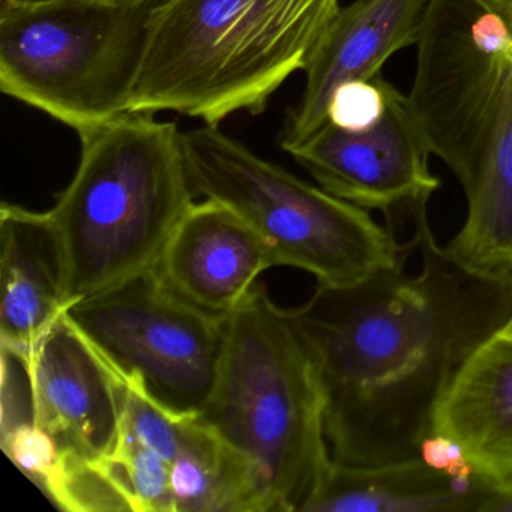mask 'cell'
<instances>
[{
    "instance_id": "6da1fadb",
    "label": "cell",
    "mask_w": 512,
    "mask_h": 512,
    "mask_svg": "<svg viewBox=\"0 0 512 512\" xmlns=\"http://www.w3.org/2000/svg\"><path fill=\"white\" fill-rule=\"evenodd\" d=\"M421 271L383 269L352 286L317 284L293 325L323 400L332 460L352 466L421 455L440 401L512 314L511 277L467 271L418 227Z\"/></svg>"
},
{
    "instance_id": "ba28073f",
    "label": "cell",
    "mask_w": 512,
    "mask_h": 512,
    "mask_svg": "<svg viewBox=\"0 0 512 512\" xmlns=\"http://www.w3.org/2000/svg\"><path fill=\"white\" fill-rule=\"evenodd\" d=\"M410 106L433 155L466 187L512 70V0H431Z\"/></svg>"
},
{
    "instance_id": "d6986e66",
    "label": "cell",
    "mask_w": 512,
    "mask_h": 512,
    "mask_svg": "<svg viewBox=\"0 0 512 512\" xmlns=\"http://www.w3.org/2000/svg\"><path fill=\"white\" fill-rule=\"evenodd\" d=\"M386 80L382 76L356 80L340 86L332 95L326 122L346 130L370 127L382 116L386 106Z\"/></svg>"
},
{
    "instance_id": "52a82bcc",
    "label": "cell",
    "mask_w": 512,
    "mask_h": 512,
    "mask_svg": "<svg viewBox=\"0 0 512 512\" xmlns=\"http://www.w3.org/2000/svg\"><path fill=\"white\" fill-rule=\"evenodd\" d=\"M64 314L128 388L178 421L202 415L220 373L224 320L170 295L152 271Z\"/></svg>"
},
{
    "instance_id": "30bf717a",
    "label": "cell",
    "mask_w": 512,
    "mask_h": 512,
    "mask_svg": "<svg viewBox=\"0 0 512 512\" xmlns=\"http://www.w3.org/2000/svg\"><path fill=\"white\" fill-rule=\"evenodd\" d=\"M28 356L35 418L58 449V475L113 457L124 425V383L65 314L37 338Z\"/></svg>"
},
{
    "instance_id": "5b68a950",
    "label": "cell",
    "mask_w": 512,
    "mask_h": 512,
    "mask_svg": "<svg viewBox=\"0 0 512 512\" xmlns=\"http://www.w3.org/2000/svg\"><path fill=\"white\" fill-rule=\"evenodd\" d=\"M197 196L235 212L268 245L275 265L302 269L320 286H352L404 266V244L367 209L314 187L254 154L220 125L182 131Z\"/></svg>"
},
{
    "instance_id": "9a60e30c",
    "label": "cell",
    "mask_w": 512,
    "mask_h": 512,
    "mask_svg": "<svg viewBox=\"0 0 512 512\" xmlns=\"http://www.w3.org/2000/svg\"><path fill=\"white\" fill-rule=\"evenodd\" d=\"M0 344L31 349L65 313V266L49 212L0 208Z\"/></svg>"
},
{
    "instance_id": "ac0fdd59",
    "label": "cell",
    "mask_w": 512,
    "mask_h": 512,
    "mask_svg": "<svg viewBox=\"0 0 512 512\" xmlns=\"http://www.w3.org/2000/svg\"><path fill=\"white\" fill-rule=\"evenodd\" d=\"M101 464L128 511L173 512L170 490L172 464L137 442L124 425L118 449L113 457Z\"/></svg>"
},
{
    "instance_id": "277c9868",
    "label": "cell",
    "mask_w": 512,
    "mask_h": 512,
    "mask_svg": "<svg viewBox=\"0 0 512 512\" xmlns=\"http://www.w3.org/2000/svg\"><path fill=\"white\" fill-rule=\"evenodd\" d=\"M79 139L76 173L47 211L64 257L67 308L152 271L197 197L182 131L155 113H124Z\"/></svg>"
},
{
    "instance_id": "5bb4252c",
    "label": "cell",
    "mask_w": 512,
    "mask_h": 512,
    "mask_svg": "<svg viewBox=\"0 0 512 512\" xmlns=\"http://www.w3.org/2000/svg\"><path fill=\"white\" fill-rule=\"evenodd\" d=\"M496 491L478 472L454 475L422 457L373 466L332 460L302 512H482Z\"/></svg>"
},
{
    "instance_id": "e0dca14e",
    "label": "cell",
    "mask_w": 512,
    "mask_h": 512,
    "mask_svg": "<svg viewBox=\"0 0 512 512\" xmlns=\"http://www.w3.org/2000/svg\"><path fill=\"white\" fill-rule=\"evenodd\" d=\"M173 512H241V490L223 448L197 419L184 422L170 466Z\"/></svg>"
},
{
    "instance_id": "603a6c76",
    "label": "cell",
    "mask_w": 512,
    "mask_h": 512,
    "mask_svg": "<svg viewBox=\"0 0 512 512\" xmlns=\"http://www.w3.org/2000/svg\"><path fill=\"white\" fill-rule=\"evenodd\" d=\"M26 2H38V0H26Z\"/></svg>"
},
{
    "instance_id": "8fae6325",
    "label": "cell",
    "mask_w": 512,
    "mask_h": 512,
    "mask_svg": "<svg viewBox=\"0 0 512 512\" xmlns=\"http://www.w3.org/2000/svg\"><path fill=\"white\" fill-rule=\"evenodd\" d=\"M266 242L227 206L194 202L167 239L152 274L194 310L226 320L275 268Z\"/></svg>"
},
{
    "instance_id": "7a4b0ae2",
    "label": "cell",
    "mask_w": 512,
    "mask_h": 512,
    "mask_svg": "<svg viewBox=\"0 0 512 512\" xmlns=\"http://www.w3.org/2000/svg\"><path fill=\"white\" fill-rule=\"evenodd\" d=\"M223 448L242 512H302L332 457L323 400L287 310L263 284L224 320L220 373L196 418Z\"/></svg>"
},
{
    "instance_id": "44dd1931",
    "label": "cell",
    "mask_w": 512,
    "mask_h": 512,
    "mask_svg": "<svg viewBox=\"0 0 512 512\" xmlns=\"http://www.w3.org/2000/svg\"><path fill=\"white\" fill-rule=\"evenodd\" d=\"M482 512H512V490L496 491Z\"/></svg>"
},
{
    "instance_id": "ffe728a7",
    "label": "cell",
    "mask_w": 512,
    "mask_h": 512,
    "mask_svg": "<svg viewBox=\"0 0 512 512\" xmlns=\"http://www.w3.org/2000/svg\"><path fill=\"white\" fill-rule=\"evenodd\" d=\"M419 457L424 458L436 469L454 473V475H469L476 472L461 446L451 437L436 431L422 443Z\"/></svg>"
},
{
    "instance_id": "7c38bea8",
    "label": "cell",
    "mask_w": 512,
    "mask_h": 512,
    "mask_svg": "<svg viewBox=\"0 0 512 512\" xmlns=\"http://www.w3.org/2000/svg\"><path fill=\"white\" fill-rule=\"evenodd\" d=\"M430 2L355 0L338 10L305 68L301 100L281 131L287 154L326 124L340 86L374 79L391 56L419 43Z\"/></svg>"
},
{
    "instance_id": "3957f363",
    "label": "cell",
    "mask_w": 512,
    "mask_h": 512,
    "mask_svg": "<svg viewBox=\"0 0 512 512\" xmlns=\"http://www.w3.org/2000/svg\"><path fill=\"white\" fill-rule=\"evenodd\" d=\"M340 0H161L128 112L220 125L260 115L305 71Z\"/></svg>"
},
{
    "instance_id": "8992f818",
    "label": "cell",
    "mask_w": 512,
    "mask_h": 512,
    "mask_svg": "<svg viewBox=\"0 0 512 512\" xmlns=\"http://www.w3.org/2000/svg\"><path fill=\"white\" fill-rule=\"evenodd\" d=\"M161 0H0V89L77 134L130 109Z\"/></svg>"
},
{
    "instance_id": "2e32d148",
    "label": "cell",
    "mask_w": 512,
    "mask_h": 512,
    "mask_svg": "<svg viewBox=\"0 0 512 512\" xmlns=\"http://www.w3.org/2000/svg\"><path fill=\"white\" fill-rule=\"evenodd\" d=\"M463 190L466 221L443 248L467 271L487 277H511L512 70L503 80L478 166Z\"/></svg>"
},
{
    "instance_id": "7402d4cb",
    "label": "cell",
    "mask_w": 512,
    "mask_h": 512,
    "mask_svg": "<svg viewBox=\"0 0 512 512\" xmlns=\"http://www.w3.org/2000/svg\"><path fill=\"white\" fill-rule=\"evenodd\" d=\"M500 332L512 338V314L511 317H509L508 322L505 323V326H503V328L500 329Z\"/></svg>"
},
{
    "instance_id": "9c48e42d",
    "label": "cell",
    "mask_w": 512,
    "mask_h": 512,
    "mask_svg": "<svg viewBox=\"0 0 512 512\" xmlns=\"http://www.w3.org/2000/svg\"><path fill=\"white\" fill-rule=\"evenodd\" d=\"M386 106L370 127L346 130L326 122L289 152L319 187L367 211L386 227H418L440 179L430 170V143L407 95L386 82Z\"/></svg>"
},
{
    "instance_id": "4fadbf2b",
    "label": "cell",
    "mask_w": 512,
    "mask_h": 512,
    "mask_svg": "<svg viewBox=\"0 0 512 512\" xmlns=\"http://www.w3.org/2000/svg\"><path fill=\"white\" fill-rule=\"evenodd\" d=\"M434 431L454 439L497 491L512 490V338L497 332L440 401Z\"/></svg>"
}]
</instances>
